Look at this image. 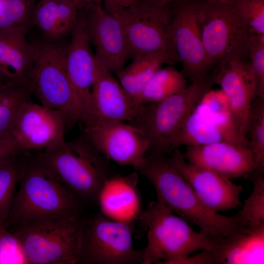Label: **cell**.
Wrapping results in <instances>:
<instances>
[{
	"label": "cell",
	"mask_w": 264,
	"mask_h": 264,
	"mask_svg": "<svg viewBox=\"0 0 264 264\" xmlns=\"http://www.w3.org/2000/svg\"><path fill=\"white\" fill-rule=\"evenodd\" d=\"M70 34L71 40L66 45L64 64L67 75L81 107L82 122L85 123L90 113L91 91L96 61L80 11Z\"/></svg>",
	"instance_id": "cell-18"
},
{
	"label": "cell",
	"mask_w": 264,
	"mask_h": 264,
	"mask_svg": "<svg viewBox=\"0 0 264 264\" xmlns=\"http://www.w3.org/2000/svg\"><path fill=\"white\" fill-rule=\"evenodd\" d=\"M248 57L257 79V97L264 100V35L252 34Z\"/></svg>",
	"instance_id": "cell-33"
},
{
	"label": "cell",
	"mask_w": 264,
	"mask_h": 264,
	"mask_svg": "<svg viewBox=\"0 0 264 264\" xmlns=\"http://www.w3.org/2000/svg\"><path fill=\"white\" fill-rule=\"evenodd\" d=\"M5 227L22 222L80 216V201L50 172L35 152L24 167Z\"/></svg>",
	"instance_id": "cell-2"
},
{
	"label": "cell",
	"mask_w": 264,
	"mask_h": 264,
	"mask_svg": "<svg viewBox=\"0 0 264 264\" xmlns=\"http://www.w3.org/2000/svg\"><path fill=\"white\" fill-rule=\"evenodd\" d=\"M79 10L68 0H39L34 6L31 22L48 42H60L74 28Z\"/></svg>",
	"instance_id": "cell-24"
},
{
	"label": "cell",
	"mask_w": 264,
	"mask_h": 264,
	"mask_svg": "<svg viewBox=\"0 0 264 264\" xmlns=\"http://www.w3.org/2000/svg\"><path fill=\"white\" fill-rule=\"evenodd\" d=\"M32 94L30 85L10 87L0 94V138H10L19 109Z\"/></svg>",
	"instance_id": "cell-28"
},
{
	"label": "cell",
	"mask_w": 264,
	"mask_h": 264,
	"mask_svg": "<svg viewBox=\"0 0 264 264\" xmlns=\"http://www.w3.org/2000/svg\"><path fill=\"white\" fill-rule=\"evenodd\" d=\"M80 216L22 222L5 227L17 240L24 263L77 264Z\"/></svg>",
	"instance_id": "cell-6"
},
{
	"label": "cell",
	"mask_w": 264,
	"mask_h": 264,
	"mask_svg": "<svg viewBox=\"0 0 264 264\" xmlns=\"http://www.w3.org/2000/svg\"><path fill=\"white\" fill-rule=\"evenodd\" d=\"M172 13L171 3L136 0L112 13L123 25L132 58L162 53L179 62L170 33Z\"/></svg>",
	"instance_id": "cell-10"
},
{
	"label": "cell",
	"mask_w": 264,
	"mask_h": 264,
	"mask_svg": "<svg viewBox=\"0 0 264 264\" xmlns=\"http://www.w3.org/2000/svg\"><path fill=\"white\" fill-rule=\"evenodd\" d=\"M250 178L253 189L236 214L240 224L245 228L264 226V179L262 175L257 174Z\"/></svg>",
	"instance_id": "cell-29"
},
{
	"label": "cell",
	"mask_w": 264,
	"mask_h": 264,
	"mask_svg": "<svg viewBox=\"0 0 264 264\" xmlns=\"http://www.w3.org/2000/svg\"><path fill=\"white\" fill-rule=\"evenodd\" d=\"M21 153L12 138H0V161Z\"/></svg>",
	"instance_id": "cell-34"
},
{
	"label": "cell",
	"mask_w": 264,
	"mask_h": 264,
	"mask_svg": "<svg viewBox=\"0 0 264 264\" xmlns=\"http://www.w3.org/2000/svg\"><path fill=\"white\" fill-rule=\"evenodd\" d=\"M66 131L61 112L29 99L19 109L10 137L20 152H37L63 143Z\"/></svg>",
	"instance_id": "cell-13"
},
{
	"label": "cell",
	"mask_w": 264,
	"mask_h": 264,
	"mask_svg": "<svg viewBox=\"0 0 264 264\" xmlns=\"http://www.w3.org/2000/svg\"><path fill=\"white\" fill-rule=\"evenodd\" d=\"M215 264H262L264 263V226L244 228L212 239Z\"/></svg>",
	"instance_id": "cell-22"
},
{
	"label": "cell",
	"mask_w": 264,
	"mask_h": 264,
	"mask_svg": "<svg viewBox=\"0 0 264 264\" xmlns=\"http://www.w3.org/2000/svg\"><path fill=\"white\" fill-rule=\"evenodd\" d=\"M10 87H12L10 86L5 80L0 75V94Z\"/></svg>",
	"instance_id": "cell-38"
},
{
	"label": "cell",
	"mask_w": 264,
	"mask_h": 264,
	"mask_svg": "<svg viewBox=\"0 0 264 264\" xmlns=\"http://www.w3.org/2000/svg\"><path fill=\"white\" fill-rule=\"evenodd\" d=\"M135 1V0H103L102 5L108 12L112 14L121 8L130 6Z\"/></svg>",
	"instance_id": "cell-35"
},
{
	"label": "cell",
	"mask_w": 264,
	"mask_h": 264,
	"mask_svg": "<svg viewBox=\"0 0 264 264\" xmlns=\"http://www.w3.org/2000/svg\"><path fill=\"white\" fill-rule=\"evenodd\" d=\"M227 141L241 145L238 138L220 124L200 104L184 121L173 144L174 151L182 146H196Z\"/></svg>",
	"instance_id": "cell-23"
},
{
	"label": "cell",
	"mask_w": 264,
	"mask_h": 264,
	"mask_svg": "<svg viewBox=\"0 0 264 264\" xmlns=\"http://www.w3.org/2000/svg\"><path fill=\"white\" fill-rule=\"evenodd\" d=\"M139 176L133 172L123 176L112 174L105 180L97 204L106 217L132 225L141 212L137 184Z\"/></svg>",
	"instance_id": "cell-21"
},
{
	"label": "cell",
	"mask_w": 264,
	"mask_h": 264,
	"mask_svg": "<svg viewBox=\"0 0 264 264\" xmlns=\"http://www.w3.org/2000/svg\"><path fill=\"white\" fill-rule=\"evenodd\" d=\"M132 225L97 214L83 219L78 264H142V250L133 244Z\"/></svg>",
	"instance_id": "cell-9"
},
{
	"label": "cell",
	"mask_w": 264,
	"mask_h": 264,
	"mask_svg": "<svg viewBox=\"0 0 264 264\" xmlns=\"http://www.w3.org/2000/svg\"><path fill=\"white\" fill-rule=\"evenodd\" d=\"M28 26L0 30V75L11 87L31 85L37 47L26 39Z\"/></svg>",
	"instance_id": "cell-20"
},
{
	"label": "cell",
	"mask_w": 264,
	"mask_h": 264,
	"mask_svg": "<svg viewBox=\"0 0 264 264\" xmlns=\"http://www.w3.org/2000/svg\"><path fill=\"white\" fill-rule=\"evenodd\" d=\"M187 80L172 65L157 70L144 87L140 105L155 103L176 94L187 86Z\"/></svg>",
	"instance_id": "cell-26"
},
{
	"label": "cell",
	"mask_w": 264,
	"mask_h": 264,
	"mask_svg": "<svg viewBox=\"0 0 264 264\" xmlns=\"http://www.w3.org/2000/svg\"><path fill=\"white\" fill-rule=\"evenodd\" d=\"M83 134L103 155L121 166L135 170L144 161L150 149L143 132L131 123L95 120L85 124Z\"/></svg>",
	"instance_id": "cell-12"
},
{
	"label": "cell",
	"mask_w": 264,
	"mask_h": 264,
	"mask_svg": "<svg viewBox=\"0 0 264 264\" xmlns=\"http://www.w3.org/2000/svg\"><path fill=\"white\" fill-rule=\"evenodd\" d=\"M31 74L32 93L41 104L61 112L68 130L83 120L81 107L64 64L66 45L45 41L36 44Z\"/></svg>",
	"instance_id": "cell-7"
},
{
	"label": "cell",
	"mask_w": 264,
	"mask_h": 264,
	"mask_svg": "<svg viewBox=\"0 0 264 264\" xmlns=\"http://www.w3.org/2000/svg\"><path fill=\"white\" fill-rule=\"evenodd\" d=\"M183 155L190 164L212 171L229 179L250 178L256 174L250 148L234 142L221 141L186 146Z\"/></svg>",
	"instance_id": "cell-17"
},
{
	"label": "cell",
	"mask_w": 264,
	"mask_h": 264,
	"mask_svg": "<svg viewBox=\"0 0 264 264\" xmlns=\"http://www.w3.org/2000/svg\"><path fill=\"white\" fill-rule=\"evenodd\" d=\"M250 148L253 154L257 174L264 172V100L256 97L254 100L249 118Z\"/></svg>",
	"instance_id": "cell-30"
},
{
	"label": "cell",
	"mask_w": 264,
	"mask_h": 264,
	"mask_svg": "<svg viewBox=\"0 0 264 264\" xmlns=\"http://www.w3.org/2000/svg\"></svg>",
	"instance_id": "cell-40"
},
{
	"label": "cell",
	"mask_w": 264,
	"mask_h": 264,
	"mask_svg": "<svg viewBox=\"0 0 264 264\" xmlns=\"http://www.w3.org/2000/svg\"><path fill=\"white\" fill-rule=\"evenodd\" d=\"M95 1L96 2L102 3L103 0H95Z\"/></svg>",
	"instance_id": "cell-39"
},
{
	"label": "cell",
	"mask_w": 264,
	"mask_h": 264,
	"mask_svg": "<svg viewBox=\"0 0 264 264\" xmlns=\"http://www.w3.org/2000/svg\"><path fill=\"white\" fill-rule=\"evenodd\" d=\"M216 72L215 70L163 100L139 106L130 123L140 130L148 139L150 155H167L173 152L176 134L184 121L211 91Z\"/></svg>",
	"instance_id": "cell-5"
},
{
	"label": "cell",
	"mask_w": 264,
	"mask_h": 264,
	"mask_svg": "<svg viewBox=\"0 0 264 264\" xmlns=\"http://www.w3.org/2000/svg\"><path fill=\"white\" fill-rule=\"evenodd\" d=\"M136 171L153 184L157 198L211 239L227 236L244 228L236 215H222L205 206L167 155H149Z\"/></svg>",
	"instance_id": "cell-1"
},
{
	"label": "cell",
	"mask_w": 264,
	"mask_h": 264,
	"mask_svg": "<svg viewBox=\"0 0 264 264\" xmlns=\"http://www.w3.org/2000/svg\"><path fill=\"white\" fill-rule=\"evenodd\" d=\"M95 57L115 75L125 66L131 52L123 25L102 3L93 2L80 11Z\"/></svg>",
	"instance_id": "cell-14"
},
{
	"label": "cell",
	"mask_w": 264,
	"mask_h": 264,
	"mask_svg": "<svg viewBox=\"0 0 264 264\" xmlns=\"http://www.w3.org/2000/svg\"><path fill=\"white\" fill-rule=\"evenodd\" d=\"M168 159L210 209L219 212L236 209L241 204L242 185L219 174L190 164L179 149L175 150Z\"/></svg>",
	"instance_id": "cell-16"
},
{
	"label": "cell",
	"mask_w": 264,
	"mask_h": 264,
	"mask_svg": "<svg viewBox=\"0 0 264 264\" xmlns=\"http://www.w3.org/2000/svg\"><path fill=\"white\" fill-rule=\"evenodd\" d=\"M150 3H161V4H169L174 2L184 0H135ZM213 2H219V3H228V2H233L235 0H207Z\"/></svg>",
	"instance_id": "cell-36"
},
{
	"label": "cell",
	"mask_w": 264,
	"mask_h": 264,
	"mask_svg": "<svg viewBox=\"0 0 264 264\" xmlns=\"http://www.w3.org/2000/svg\"><path fill=\"white\" fill-rule=\"evenodd\" d=\"M200 1L184 0L171 3L170 35L181 64V72L191 83L203 79L215 70L202 40L198 20Z\"/></svg>",
	"instance_id": "cell-11"
},
{
	"label": "cell",
	"mask_w": 264,
	"mask_h": 264,
	"mask_svg": "<svg viewBox=\"0 0 264 264\" xmlns=\"http://www.w3.org/2000/svg\"><path fill=\"white\" fill-rule=\"evenodd\" d=\"M137 220L147 231L142 264H182L198 250L213 249L212 239L194 230L157 198L148 204Z\"/></svg>",
	"instance_id": "cell-4"
},
{
	"label": "cell",
	"mask_w": 264,
	"mask_h": 264,
	"mask_svg": "<svg viewBox=\"0 0 264 264\" xmlns=\"http://www.w3.org/2000/svg\"><path fill=\"white\" fill-rule=\"evenodd\" d=\"M95 61L90 113L85 124L95 120L132 121L140 105L126 92L113 73L96 57Z\"/></svg>",
	"instance_id": "cell-19"
},
{
	"label": "cell",
	"mask_w": 264,
	"mask_h": 264,
	"mask_svg": "<svg viewBox=\"0 0 264 264\" xmlns=\"http://www.w3.org/2000/svg\"><path fill=\"white\" fill-rule=\"evenodd\" d=\"M35 153L80 201L97 204L104 183L112 173L109 159L94 148L83 133L75 139Z\"/></svg>",
	"instance_id": "cell-3"
},
{
	"label": "cell",
	"mask_w": 264,
	"mask_h": 264,
	"mask_svg": "<svg viewBox=\"0 0 264 264\" xmlns=\"http://www.w3.org/2000/svg\"><path fill=\"white\" fill-rule=\"evenodd\" d=\"M234 4L250 30L264 35V0H235Z\"/></svg>",
	"instance_id": "cell-32"
},
{
	"label": "cell",
	"mask_w": 264,
	"mask_h": 264,
	"mask_svg": "<svg viewBox=\"0 0 264 264\" xmlns=\"http://www.w3.org/2000/svg\"><path fill=\"white\" fill-rule=\"evenodd\" d=\"M34 0H2L0 5V30L29 26Z\"/></svg>",
	"instance_id": "cell-31"
},
{
	"label": "cell",
	"mask_w": 264,
	"mask_h": 264,
	"mask_svg": "<svg viewBox=\"0 0 264 264\" xmlns=\"http://www.w3.org/2000/svg\"><path fill=\"white\" fill-rule=\"evenodd\" d=\"M132 59V62L116 75L126 92L140 105L142 92L154 73L164 65H173L176 62L162 53L139 55Z\"/></svg>",
	"instance_id": "cell-25"
},
{
	"label": "cell",
	"mask_w": 264,
	"mask_h": 264,
	"mask_svg": "<svg viewBox=\"0 0 264 264\" xmlns=\"http://www.w3.org/2000/svg\"><path fill=\"white\" fill-rule=\"evenodd\" d=\"M234 2L200 1L198 20L201 38L213 70L232 58L248 60L253 33L241 17Z\"/></svg>",
	"instance_id": "cell-8"
},
{
	"label": "cell",
	"mask_w": 264,
	"mask_h": 264,
	"mask_svg": "<svg viewBox=\"0 0 264 264\" xmlns=\"http://www.w3.org/2000/svg\"><path fill=\"white\" fill-rule=\"evenodd\" d=\"M25 158L26 152H22L0 161V226L9 216Z\"/></svg>",
	"instance_id": "cell-27"
},
{
	"label": "cell",
	"mask_w": 264,
	"mask_h": 264,
	"mask_svg": "<svg viewBox=\"0 0 264 264\" xmlns=\"http://www.w3.org/2000/svg\"><path fill=\"white\" fill-rule=\"evenodd\" d=\"M214 84L220 86L240 136L245 141L252 103L257 97L256 75L248 59L234 58L217 68Z\"/></svg>",
	"instance_id": "cell-15"
},
{
	"label": "cell",
	"mask_w": 264,
	"mask_h": 264,
	"mask_svg": "<svg viewBox=\"0 0 264 264\" xmlns=\"http://www.w3.org/2000/svg\"><path fill=\"white\" fill-rule=\"evenodd\" d=\"M73 3L79 10H82L90 4L93 2H96L95 0H68Z\"/></svg>",
	"instance_id": "cell-37"
}]
</instances>
